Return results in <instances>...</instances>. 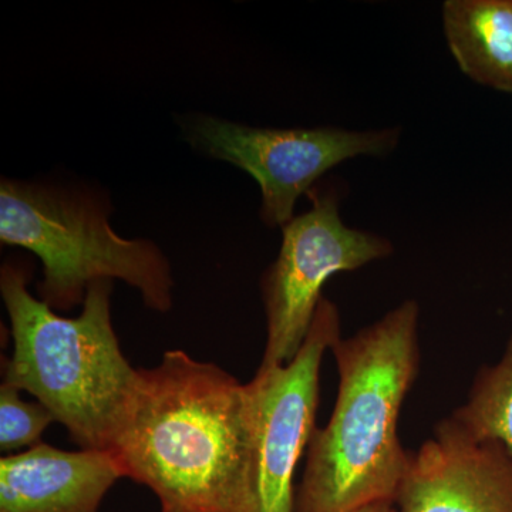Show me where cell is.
<instances>
[{"label":"cell","mask_w":512,"mask_h":512,"mask_svg":"<svg viewBox=\"0 0 512 512\" xmlns=\"http://www.w3.org/2000/svg\"><path fill=\"white\" fill-rule=\"evenodd\" d=\"M20 392L8 382L0 386V450L9 456L20 448L37 446L43 431L56 421L47 407L25 402Z\"/></svg>","instance_id":"12"},{"label":"cell","mask_w":512,"mask_h":512,"mask_svg":"<svg viewBox=\"0 0 512 512\" xmlns=\"http://www.w3.org/2000/svg\"><path fill=\"white\" fill-rule=\"evenodd\" d=\"M184 130L202 154L254 178L261 188V220L269 228L292 221L299 197L336 165L360 156H387L400 140L399 128H259L205 114L187 120Z\"/></svg>","instance_id":"6"},{"label":"cell","mask_w":512,"mask_h":512,"mask_svg":"<svg viewBox=\"0 0 512 512\" xmlns=\"http://www.w3.org/2000/svg\"><path fill=\"white\" fill-rule=\"evenodd\" d=\"M123 477L113 451L39 443L0 460V512H97Z\"/></svg>","instance_id":"9"},{"label":"cell","mask_w":512,"mask_h":512,"mask_svg":"<svg viewBox=\"0 0 512 512\" xmlns=\"http://www.w3.org/2000/svg\"><path fill=\"white\" fill-rule=\"evenodd\" d=\"M443 28L461 72L512 94V0H447Z\"/></svg>","instance_id":"10"},{"label":"cell","mask_w":512,"mask_h":512,"mask_svg":"<svg viewBox=\"0 0 512 512\" xmlns=\"http://www.w3.org/2000/svg\"><path fill=\"white\" fill-rule=\"evenodd\" d=\"M107 201L84 188L2 178L0 241L33 252L42 261L40 299L69 311L97 281L126 282L144 305L165 313L173 306L167 256L150 239L120 237L110 224Z\"/></svg>","instance_id":"4"},{"label":"cell","mask_w":512,"mask_h":512,"mask_svg":"<svg viewBox=\"0 0 512 512\" xmlns=\"http://www.w3.org/2000/svg\"><path fill=\"white\" fill-rule=\"evenodd\" d=\"M252 396L214 363L168 350L140 369L116 450L124 476L157 495L161 512H248Z\"/></svg>","instance_id":"1"},{"label":"cell","mask_w":512,"mask_h":512,"mask_svg":"<svg viewBox=\"0 0 512 512\" xmlns=\"http://www.w3.org/2000/svg\"><path fill=\"white\" fill-rule=\"evenodd\" d=\"M342 338L338 306L323 296L311 330L288 365L256 370L248 512H295L296 467L316 426L320 366Z\"/></svg>","instance_id":"7"},{"label":"cell","mask_w":512,"mask_h":512,"mask_svg":"<svg viewBox=\"0 0 512 512\" xmlns=\"http://www.w3.org/2000/svg\"><path fill=\"white\" fill-rule=\"evenodd\" d=\"M353 512H400L397 508L396 503L392 501H379V503H373L365 505V507L359 508V510Z\"/></svg>","instance_id":"13"},{"label":"cell","mask_w":512,"mask_h":512,"mask_svg":"<svg viewBox=\"0 0 512 512\" xmlns=\"http://www.w3.org/2000/svg\"><path fill=\"white\" fill-rule=\"evenodd\" d=\"M396 505L400 512H512L511 451L473 439L446 417L410 450Z\"/></svg>","instance_id":"8"},{"label":"cell","mask_w":512,"mask_h":512,"mask_svg":"<svg viewBox=\"0 0 512 512\" xmlns=\"http://www.w3.org/2000/svg\"><path fill=\"white\" fill-rule=\"evenodd\" d=\"M28 269L6 264L0 293L12 325L5 380L52 412L84 450L114 451L126 430L138 386L111 322L113 281L87 289L76 318L57 315L28 289Z\"/></svg>","instance_id":"3"},{"label":"cell","mask_w":512,"mask_h":512,"mask_svg":"<svg viewBox=\"0 0 512 512\" xmlns=\"http://www.w3.org/2000/svg\"><path fill=\"white\" fill-rule=\"evenodd\" d=\"M448 417L473 439L500 441L512 454V332L501 359L477 370L466 403Z\"/></svg>","instance_id":"11"},{"label":"cell","mask_w":512,"mask_h":512,"mask_svg":"<svg viewBox=\"0 0 512 512\" xmlns=\"http://www.w3.org/2000/svg\"><path fill=\"white\" fill-rule=\"evenodd\" d=\"M311 210L282 228V244L261 281L266 343L259 370L288 365L301 350L322 289L333 275L393 254L389 239L345 225L335 190H312Z\"/></svg>","instance_id":"5"},{"label":"cell","mask_w":512,"mask_h":512,"mask_svg":"<svg viewBox=\"0 0 512 512\" xmlns=\"http://www.w3.org/2000/svg\"><path fill=\"white\" fill-rule=\"evenodd\" d=\"M419 330V302L404 301L330 348L338 396L328 423L309 441L295 512L396 503L410 460L399 420L420 373Z\"/></svg>","instance_id":"2"}]
</instances>
